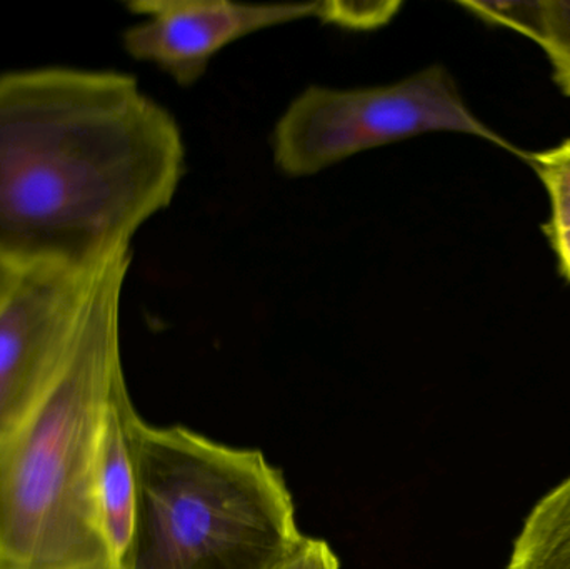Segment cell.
Wrapping results in <instances>:
<instances>
[{
  "label": "cell",
  "instance_id": "cell-1",
  "mask_svg": "<svg viewBox=\"0 0 570 569\" xmlns=\"http://www.w3.org/2000/svg\"><path fill=\"white\" fill-rule=\"evenodd\" d=\"M186 174L176 117L117 70L0 76V264L87 271L167 209Z\"/></svg>",
  "mask_w": 570,
  "mask_h": 569
},
{
  "label": "cell",
  "instance_id": "cell-2",
  "mask_svg": "<svg viewBox=\"0 0 570 569\" xmlns=\"http://www.w3.org/2000/svg\"><path fill=\"white\" fill-rule=\"evenodd\" d=\"M130 246L96 271L69 354L29 416L0 440V569H120L97 504L104 420L126 383L120 304Z\"/></svg>",
  "mask_w": 570,
  "mask_h": 569
},
{
  "label": "cell",
  "instance_id": "cell-3",
  "mask_svg": "<svg viewBox=\"0 0 570 569\" xmlns=\"http://www.w3.org/2000/svg\"><path fill=\"white\" fill-rule=\"evenodd\" d=\"M136 530L124 569H269L302 534L283 473L261 451L127 418Z\"/></svg>",
  "mask_w": 570,
  "mask_h": 569
},
{
  "label": "cell",
  "instance_id": "cell-4",
  "mask_svg": "<svg viewBox=\"0 0 570 569\" xmlns=\"http://www.w3.org/2000/svg\"><path fill=\"white\" fill-rule=\"evenodd\" d=\"M429 133L469 134L528 159L471 112L454 77L439 63L385 86H308L274 126L271 149L281 173L307 177L355 154Z\"/></svg>",
  "mask_w": 570,
  "mask_h": 569
},
{
  "label": "cell",
  "instance_id": "cell-5",
  "mask_svg": "<svg viewBox=\"0 0 570 569\" xmlns=\"http://www.w3.org/2000/svg\"><path fill=\"white\" fill-rule=\"evenodd\" d=\"M100 264L87 271H13L0 294V440L29 416L52 386Z\"/></svg>",
  "mask_w": 570,
  "mask_h": 569
},
{
  "label": "cell",
  "instance_id": "cell-6",
  "mask_svg": "<svg viewBox=\"0 0 570 569\" xmlns=\"http://www.w3.org/2000/svg\"><path fill=\"white\" fill-rule=\"evenodd\" d=\"M126 7L144 17L124 33L127 53L153 63L180 87H190L224 47L259 30L318 17L321 2L134 0Z\"/></svg>",
  "mask_w": 570,
  "mask_h": 569
},
{
  "label": "cell",
  "instance_id": "cell-7",
  "mask_svg": "<svg viewBox=\"0 0 570 569\" xmlns=\"http://www.w3.org/2000/svg\"><path fill=\"white\" fill-rule=\"evenodd\" d=\"M132 408L124 383L110 401L97 453L96 490L100 523L120 569L126 567L136 530V464L127 426Z\"/></svg>",
  "mask_w": 570,
  "mask_h": 569
},
{
  "label": "cell",
  "instance_id": "cell-8",
  "mask_svg": "<svg viewBox=\"0 0 570 569\" xmlns=\"http://www.w3.org/2000/svg\"><path fill=\"white\" fill-rule=\"evenodd\" d=\"M459 6L485 22L518 30L538 42L554 66L559 86L570 96V0H465Z\"/></svg>",
  "mask_w": 570,
  "mask_h": 569
},
{
  "label": "cell",
  "instance_id": "cell-9",
  "mask_svg": "<svg viewBox=\"0 0 570 569\" xmlns=\"http://www.w3.org/2000/svg\"><path fill=\"white\" fill-rule=\"evenodd\" d=\"M505 569H570V477L532 508Z\"/></svg>",
  "mask_w": 570,
  "mask_h": 569
},
{
  "label": "cell",
  "instance_id": "cell-10",
  "mask_svg": "<svg viewBox=\"0 0 570 569\" xmlns=\"http://www.w3.org/2000/svg\"><path fill=\"white\" fill-rule=\"evenodd\" d=\"M551 197L552 216L546 226L558 253L562 274L570 281V140L546 153L528 154Z\"/></svg>",
  "mask_w": 570,
  "mask_h": 569
},
{
  "label": "cell",
  "instance_id": "cell-11",
  "mask_svg": "<svg viewBox=\"0 0 570 569\" xmlns=\"http://www.w3.org/2000/svg\"><path fill=\"white\" fill-rule=\"evenodd\" d=\"M401 2H321L318 20L344 30H375L394 19Z\"/></svg>",
  "mask_w": 570,
  "mask_h": 569
},
{
  "label": "cell",
  "instance_id": "cell-12",
  "mask_svg": "<svg viewBox=\"0 0 570 569\" xmlns=\"http://www.w3.org/2000/svg\"><path fill=\"white\" fill-rule=\"evenodd\" d=\"M269 569H341V563L324 540L302 537L298 543Z\"/></svg>",
  "mask_w": 570,
  "mask_h": 569
},
{
  "label": "cell",
  "instance_id": "cell-13",
  "mask_svg": "<svg viewBox=\"0 0 570 569\" xmlns=\"http://www.w3.org/2000/svg\"><path fill=\"white\" fill-rule=\"evenodd\" d=\"M12 276L13 271L9 269V267L3 266V264H0V294H2V291L6 290L7 284L10 283Z\"/></svg>",
  "mask_w": 570,
  "mask_h": 569
},
{
  "label": "cell",
  "instance_id": "cell-14",
  "mask_svg": "<svg viewBox=\"0 0 570 569\" xmlns=\"http://www.w3.org/2000/svg\"><path fill=\"white\" fill-rule=\"evenodd\" d=\"M570 140V139H569Z\"/></svg>",
  "mask_w": 570,
  "mask_h": 569
}]
</instances>
